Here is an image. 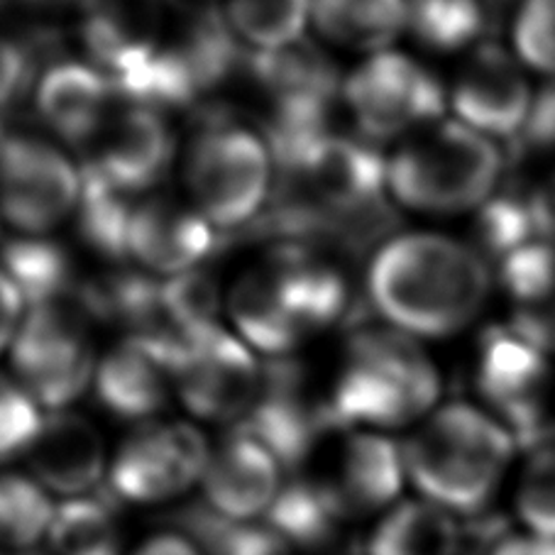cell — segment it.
<instances>
[{
	"mask_svg": "<svg viewBox=\"0 0 555 555\" xmlns=\"http://www.w3.org/2000/svg\"><path fill=\"white\" fill-rule=\"evenodd\" d=\"M237 336L267 358H289L304 343L352 323L356 294L348 264L319 245L274 243L228 294Z\"/></svg>",
	"mask_w": 555,
	"mask_h": 555,
	"instance_id": "cell-1",
	"label": "cell"
},
{
	"mask_svg": "<svg viewBox=\"0 0 555 555\" xmlns=\"http://www.w3.org/2000/svg\"><path fill=\"white\" fill-rule=\"evenodd\" d=\"M492 292L475 247L438 233L395 235L372 255L367 299L387 325L411 338H448L470 325Z\"/></svg>",
	"mask_w": 555,
	"mask_h": 555,
	"instance_id": "cell-2",
	"label": "cell"
},
{
	"mask_svg": "<svg viewBox=\"0 0 555 555\" xmlns=\"http://www.w3.org/2000/svg\"><path fill=\"white\" fill-rule=\"evenodd\" d=\"M328 395L340 428L387 434L418 426L438 409L440 375L416 338L387 323H362L343 346Z\"/></svg>",
	"mask_w": 555,
	"mask_h": 555,
	"instance_id": "cell-3",
	"label": "cell"
},
{
	"mask_svg": "<svg viewBox=\"0 0 555 555\" xmlns=\"http://www.w3.org/2000/svg\"><path fill=\"white\" fill-rule=\"evenodd\" d=\"M401 451L416 496L457 516H475L500 490L516 440L492 414L455 401L430 411Z\"/></svg>",
	"mask_w": 555,
	"mask_h": 555,
	"instance_id": "cell-4",
	"label": "cell"
},
{
	"mask_svg": "<svg viewBox=\"0 0 555 555\" xmlns=\"http://www.w3.org/2000/svg\"><path fill=\"white\" fill-rule=\"evenodd\" d=\"M502 167L490 138L463 122H436L406 138L387 159V189L401 208L455 216L494 196Z\"/></svg>",
	"mask_w": 555,
	"mask_h": 555,
	"instance_id": "cell-5",
	"label": "cell"
},
{
	"mask_svg": "<svg viewBox=\"0 0 555 555\" xmlns=\"http://www.w3.org/2000/svg\"><path fill=\"white\" fill-rule=\"evenodd\" d=\"M201 126L186 150V198L216 231H243L272 198L276 169L262 132L228 111H198Z\"/></svg>",
	"mask_w": 555,
	"mask_h": 555,
	"instance_id": "cell-6",
	"label": "cell"
},
{
	"mask_svg": "<svg viewBox=\"0 0 555 555\" xmlns=\"http://www.w3.org/2000/svg\"><path fill=\"white\" fill-rule=\"evenodd\" d=\"M93 328L76 296L25 311L8 352L13 377L37 406L64 411L93 385L101 360Z\"/></svg>",
	"mask_w": 555,
	"mask_h": 555,
	"instance_id": "cell-7",
	"label": "cell"
},
{
	"mask_svg": "<svg viewBox=\"0 0 555 555\" xmlns=\"http://www.w3.org/2000/svg\"><path fill=\"white\" fill-rule=\"evenodd\" d=\"M296 475H304L348 526L379 519L404 500L409 485L401 443L389 434L362 428L331 434Z\"/></svg>",
	"mask_w": 555,
	"mask_h": 555,
	"instance_id": "cell-8",
	"label": "cell"
},
{
	"mask_svg": "<svg viewBox=\"0 0 555 555\" xmlns=\"http://www.w3.org/2000/svg\"><path fill=\"white\" fill-rule=\"evenodd\" d=\"M343 103L372 145L416 135L443 118L448 91L436 72L411 54H370L343 81Z\"/></svg>",
	"mask_w": 555,
	"mask_h": 555,
	"instance_id": "cell-9",
	"label": "cell"
},
{
	"mask_svg": "<svg viewBox=\"0 0 555 555\" xmlns=\"http://www.w3.org/2000/svg\"><path fill=\"white\" fill-rule=\"evenodd\" d=\"M260 440L284 473H301L323 440L340 430L333 416L328 382H319L304 360L270 358L262 365V385L241 426Z\"/></svg>",
	"mask_w": 555,
	"mask_h": 555,
	"instance_id": "cell-10",
	"label": "cell"
},
{
	"mask_svg": "<svg viewBox=\"0 0 555 555\" xmlns=\"http://www.w3.org/2000/svg\"><path fill=\"white\" fill-rule=\"evenodd\" d=\"M210 443L179 418L138 424L111 455L108 487L120 502L159 506L196 490L204 477Z\"/></svg>",
	"mask_w": 555,
	"mask_h": 555,
	"instance_id": "cell-11",
	"label": "cell"
},
{
	"mask_svg": "<svg viewBox=\"0 0 555 555\" xmlns=\"http://www.w3.org/2000/svg\"><path fill=\"white\" fill-rule=\"evenodd\" d=\"M83 175L64 150L37 135H11L0 145V220L17 235H50L81 198Z\"/></svg>",
	"mask_w": 555,
	"mask_h": 555,
	"instance_id": "cell-12",
	"label": "cell"
},
{
	"mask_svg": "<svg viewBox=\"0 0 555 555\" xmlns=\"http://www.w3.org/2000/svg\"><path fill=\"white\" fill-rule=\"evenodd\" d=\"M475 382L516 446L531 451L553 424L548 416L551 365L545 352L524 340L512 325L490 328L477 350Z\"/></svg>",
	"mask_w": 555,
	"mask_h": 555,
	"instance_id": "cell-13",
	"label": "cell"
},
{
	"mask_svg": "<svg viewBox=\"0 0 555 555\" xmlns=\"http://www.w3.org/2000/svg\"><path fill=\"white\" fill-rule=\"evenodd\" d=\"M262 385V365L247 343L223 325L181 348L177 399L191 416L208 424L241 426Z\"/></svg>",
	"mask_w": 555,
	"mask_h": 555,
	"instance_id": "cell-14",
	"label": "cell"
},
{
	"mask_svg": "<svg viewBox=\"0 0 555 555\" xmlns=\"http://www.w3.org/2000/svg\"><path fill=\"white\" fill-rule=\"evenodd\" d=\"M175 155L177 138L165 113L122 95L99 140L86 152L83 169L130 196H145L167 177Z\"/></svg>",
	"mask_w": 555,
	"mask_h": 555,
	"instance_id": "cell-15",
	"label": "cell"
},
{
	"mask_svg": "<svg viewBox=\"0 0 555 555\" xmlns=\"http://www.w3.org/2000/svg\"><path fill=\"white\" fill-rule=\"evenodd\" d=\"M179 348L157 336L132 333L103 352L95 370V397L108 414L132 424L159 418L177 397Z\"/></svg>",
	"mask_w": 555,
	"mask_h": 555,
	"instance_id": "cell-16",
	"label": "cell"
},
{
	"mask_svg": "<svg viewBox=\"0 0 555 555\" xmlns=\"http://www.w3.org/2000/svg\"><path fill=\"white\" fill-rule=\"evenodd\" d=\"M177 8L171 0H81L86 62L116 83L130 79L157 54Z\"/></svg>",
	"mask_w": 555,
	"mask_h": 555,
	"instance_id": "cell-17",
	"label": "cell"
},
{
	"mask_svg": "<svg viewBox=\"0 0 555 555\" xmlns=\"http://www.w3.org/2000/svg\"><path fill=\"white\" fill-rule=\"evenodd\" d=\"M286 473L260 440L233 428L210 446L198 490L208 509L228 524L264 521L280 500Z\"/></svg>",
	"mask_w": 555,
	"mask_h": 555,
	"instance_id": "cell-18",
	"label": "cell"
},
{
	"mask_svg": "<svg viewBox=\"0 0 555 555\" xmlns=\"http://www.w3.org/2000/svg\"><path fill=\"white\" fill-rule=\"evenodd\" d=\"M218 247V231L189 198L150 194L130 225V262L159 280L196 272Z\"/></svg>",
	"mask_w": 555,
	"mask_h": 555,
	"instance_id": "cell-19",
	"label": "cell"
},
{
	"mask_svg": "<svg viewBox=\"0 0 555 555\" xmlns=\"http://www.w3.org/2000/svg\"><path fill=\"white\" fill-rule=\"evenodd\" d=\"M448 101L465 128L509 142L529 118L533 95L512 56L485 42L461 66Z\"/></svg>",
	"mask_w": 555,
	"mask_h": 555,
	"instance_id": "cell-20",
	"label": "cell"
},
{
	"mask_svg": "<svg viewBox=\"0 0 555 555\" xmlns=\"http://www.w3.org/2000/svg\"><path fill=\"white\" fill-rule=\"evenodd\" d=\"M27 475L44 487L56 502L81 500L108 480V446L89 418L74 411H50L40 434L23 457Z\"/></svg>",
	"mask_w": 555,
	"mask_h": 555,
	"instance_id": "cell-21",
	"label": "cell"
},
{
	"mask_svg": "<svg viewBox=\"0 0 555 555\" xmlns=\"http://www.w3.org/2000/svg\"><path fill=\"white\" fill-rule=\"evenodd\" d=\"M120 99L116 81L86 60L47 66L33 93L42 126L83 155L99 140Z\"/></svg>",
	"mask_w": 555,
	"mask_h": 555,
	"instance_id": "cell-22",
	"label": "cell"
},
{
	"mask_svg": "<svg viewBox=\"0 0 555 555\" xmlns=\"http://www.w3.org/2000/svg\"><path fill=\"white\" fill-rule=\"evenodd\" d=\"M463 516L424 496H404L375 519L362 543L365 555H465Z\"/></svg>",
	"mask_w": 555,
	"mask_h": 555,
	"instance_id": "cell-23",
	"label": "cell"
},
{
	"mask_svg": "<svg viewBox=\"0 0 555 555\" xmlns=\"http://www.w3.org/2000/svg\"><path fill=\"white\" fill-rule=\"evenodd\" d=\"M0 270L25 301L35 306L74 299L83 282L69 247L50 235H15L0 245Z\"/></svg>",
	"mask_w": 555,
	"mask_h": 555,
	"instance_id": "cell-24",
	"label": "cell"
},
{
	"mask_svg": "<svg viewBox=\"0 0 555 555\" xmlns=\"http://www.w3.org/2000/svg\"><path fill=\"white\" fill-rule=\"evenodd\" d=\"M311 23L325 42L377 54L406 33V0H311Z\"/></svg>",
	"mask_w": 555,
	"mask_h": 555,
	"instance_id": "cell-25",
	"label": "cell"
},
{
	"mask_svg": "<svg viewBox=\"0 0 555 555\" xmlns=\"http://www.w3.org/2000/svg\"><path fill=\"white\" fill-rule=\"evenodd\" d=\"M267 524L284 535L299 555H338L346 545L348 524L323 502L304 475H289Z\"/></svg>",
	"mask_w": 555,
	"mask_h": 555,
	"instance_id": "cell-26",
	"label": "cell"
},
{
	"mask_svg": "<svg viewBox=\"0 0 555 555\" xmlns=\"http://www.w3.org/2000/svg\"><path fill=\"white\" fill-rule=\"evenodd\" d=\"M220 309H223V296L210 274L196 270L169 276L159 282L155 325L145 336L167 340L181 352L191 340L218 328Z\"/></svg>",
	"mask_w": 555,
	"mask_h": 555,
	"instance_id": "cell-27",
	"label": "cell"
},
{
	"mask_svg": "<svg viewBox=\"0 0 555 555\" xmlns=\"http://www.w3.org/2000/svg\"><path fill=\"white\" fill-rule=\"evenodd\" d=\"M81 175L83 186L79 208H76V231L81 243L116 267L130 262V225L142 196H130L111 186L89 169H81Z\"/></svg>",
	"mask_w": 555,
	"mask_h": 555,
	"instance_id": "cell-28",
	"label": "cell"
},
{
	"mask_svg": "<svg viewBox=\"0 0 555 555\" xmlns=\"http://www.w3.org/2000/svg\"><path fill=\"white\" fill-rule=\"evenodd\" d=\"M490 8L487 0H406V33L428 52H461L490 30Z\"/></svg>",
	"mask_w": 555,
	"mask_h": 555,
	"instance_id": "cell-29",
	"label": "cell"
},
{
	"mask_svg": "<svg viewBox=\"0 0 555 555\" xmlns=\"http://www.w3.org/2000/svg\"><path fill=\"white\" fill-rule=\"evenodd\" d=\"M56 500L27 473L0 470V555L42 551Z\"/></svg>",
	"mask_w": 555,
	"mask_h": 555,
	"instance_id": "cell-30",
	"label": "cell"
},
{
	"mask_svg": "<svg viewBox=\"0 0 555 555\" xmlns=\"http://www.w3.org/2000/svg\"><path fill=\"white\" fill-rule=\"evenodd\" d=\"M44 555H126L116 514L99 496L56 502Z\"/></svg>",
	"mask_w": 555,
	"mask_h": 555,
	"instance_id": "cell-31",
	"label": "cell"
},
{
	"mask_svg": "<svg viewBox=\"0 0 555 555\" xmlns=\"http://www.w3.org/2000/svg\"><path fill=\"white\" fill-rule=\"evenodd\" d=\"M223 15L245 47L272 52L304 40L311 0H225Z\"/></svg>",
	"mask_w": 555,
	"mask_h": 555,
	"instance_id": "cell-32",
	"label": "cell"
},
{
	"mask_svg": "<svg viewBox=\"0 0 555 555\" xmlns=\"http://www.w3.org/2000/svg\"><path fill=\"white\" fill-rule=\"evenodd\" d=\"M475 237L480 255L500 260V264L519 253L521 247L539 243L533 210L526 196V189H512L494 194L475 214Z\"/></svg>",
	"mask_w": 555,
	"mask_h": 555,
	"instance_id": "cell-33",
	"label": "cell"
},
{
	"mask_svg": "<svg viewBox=\"0 0 555 555\" xmlns=\"http://www.w3.org/2000/svg\"><path fill=\"white\" fill-rule=\"evenodd\" d=\"M514 502L526 531L555 539V446H541L529 453Z\"/></svg>",
	"mask_w": 555,
	"mask_h": 555,
	"instance_id": "cell-34",
	"label": "cell"
},
{
	"mask_svg": "<svg viewBox=\"0 0 555 555\" xmlns=\"http://www.w3.org/2000/svg\"><path fill=\"white\" fill-rule=\"evenodd\" d=\"M42 418L40 406L21 382L0 372V465L27 455Z\"/></svg>",
	"mask_w": 555,
	"mask_h": 555,
	"instance_id": "cell-35",
	"label": "cell"
},
{
	"mask_svg": "<svg viewBox=\"0 0 555 555\" xmlns=\"http://www.w3.org/2000/svg\"><path fill=\"white\" fill-rule=\"evenodd\" d=\"M514 44L516 54L535 72L555 76V0H524Z\"/></svg>",
	"mask_w": 555,
	"mask_h": 555,
	"instance_id": "cell-36",
	"label": "cell"
},
{
	"mask_svg": "<svg viewBox=\"0 0 555 555\" xmlns=\"http://www.w3.org/2000/svg\"><path fill=\"white\" fill-rule=\"evenodd\" d=\"M44 64L30 42V35L0 33V111L15 108L35 93Z\"/></svg>",
	"mask_w": 555,
	"mask_h": 555,
	"instance_id": "cell-37",
	"label": "cell"
},
{
	"mask_svg": "<svg viewBox=\"0 0 555 555\" xmlns=\"http://www.w3.org/2000/svg\"><path fill=\"white\" fill-rule=\"evenodd\" d=\"M512 328L543 352H555V270L514 299Z\"/></svg>",
	"mask_w": 555,
	"mask_h": 555,
	"instance_id": "cell-38",
	"label": "cell"
},
{
	"mask_svg": "<svg viewBox=\"0 0 555 555\" xmlns=\"http://www.w3.org/2000/svg\"><path fill=\"white\" fill-rule=\"evenodd\" d=\"M555 150V81L535 95L524 128L509 140V159L521 162Z\"/></svg>",
	"mask_w": 555,
	"mask_h": 555,
	"instance_id": "cell-39",
	"label": "cell"
},
{
	"mask_svg": "<svg viewBox=\"0 0 555 555\" xmlns=\"http://www.w3.org/2000/svg\"><path fill=\"white\" fill-rule=\"evenodd\" d=\"M216 555H299L267 521L231 524Z\"/></svg>",
	"mask_w": 555,
	"mask_h": 555,
	"instance_id": "cell-40",
	"label": "cell"
},
{
	"mask_svg": "<svg viewBox=\"0 0 555 555\" xmlns=\"http://www.w3.org/2000/svg\"><path fill=\"white\" fill-rule=\"evenodd\" d=\"M526 196H529L539 237L543 243L555 245V171L535 186L526 189Z\"/></svg>",
	"mask_w": 555,
	"mask_h": 555,
	"instance_id": "cell-41",
	"label": "cell"
},
{
	"mask_svg": "<svg viewBox=\"0 0 555 555\" xmlns=\"http://www.w3.org/2000/svg\"><path fill=\"white\" fill-rule=\"evenodd\" d=\"M25 315V301L13 282L0 270V352L11 348L17 328H21Z\"/></svg>",
	"mask_w": 555,
	"mask_h": 555,
	"instance_id": "cell-42",
	"label": "cell"
},
{
	"mask_svg": "<svg viewBox=\"0 0 555 555\" xmlns=\"http://www.w3.org/2000/svg\"><path fill=\"white\" fill-rule=\"evenodd\" d=\"M485 555H555V539H543V535H535L529 531H504L487 545Z\"/></svg>",
	"mask_w": 555,
	"mask_h": 555,
	"instance_id": "cell-43",
	"label": "cell"
},
{
	"mask_svg": "<svg viewBox=\"0 0 555 555\" xmlns=\"http://www.w3.org/2000/svg\"><path fill=\"white\" fill-rule=\"evenodd\" d=\"M126 555H204V551L184 533L159 531L132 545Z\"/></svg>",
	"mask_w": 555,
	"mask_h": 555,
	"instance_id": "cell-44",
	"label": "cell"
},
{
	"mask_svg": "<svg viewBox=\"0 0 555 555\" xmlns=\"http://www.w3.org/2000/svg\"><path fill=\"white\" fill-rule=\"evenodd\" d=\"M27 3H35V5H66V3H74V0H27Z\"/></svg>",
	"mask_w": 555,
	"mask_h": 555,
	"instance_id": "cell-45",
	"label": "cell"
},
{
	"mask_svg": "<svg viewBox=\"0 0 555 555\" xmlns=\"http://www.w3.org/2000/svg\"><path fill=\"white\" fill-rule=\"evenodd\" d=\"M487 3H490V5H492V8H494V5H502V3H509V0H487Z\"/></svg>",
	"mask_w": 555,
	"mask_h": 555,
	"instance_id": "cell-46",
	"label": "cell"
},
{
	"mask_svg": "<svg viewBox=\"0 0 555 555\" xmlns=\"http://www.w3.org/2000/svg\"><path fill=\"white\" fill-rule=\"evenodd\" d=\"M3 140H5V135H3V120H0V145H3Z\"/></svg>",
	"mask_w": 555,
	"mask_h": 555,
	"instance_id": "cell-47",
	"label": "cell"
},
{
	"mask_svg": "<svg viewBox=\"0 0 555 555\" xmlns=\"http://www.w3.org/2000/svg\"><path fill=\"white\" fill-rule=\"evenodd\" d=\"M343 555H365V553H362V548L356 553V551H348V553H343Z\"/></svg>",
	"mask_w": 555,
	"mask_h": 555,
	"instance_id": "cell-48",
	"label": "cell"
}]
</instances>
